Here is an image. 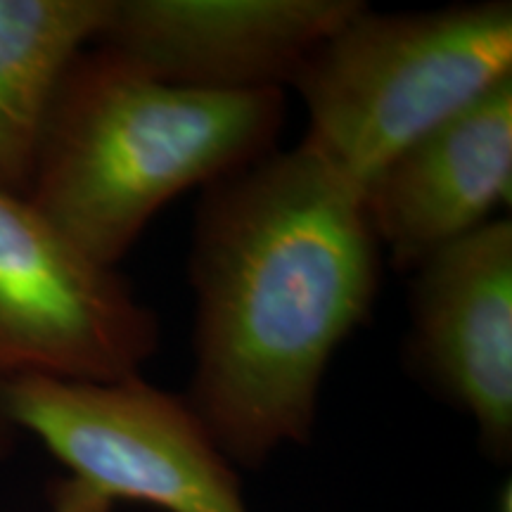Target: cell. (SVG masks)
Returning <instances> with one entry per match:
<instances>
[{"mask_svg":"<svg viewBox=\"0 0 512 512\" xmlns=\"http://www.w3.org/2000/svg\"><path fill=\"white\" fill-rule=\"evenodd\" d=\"M190 280L195 373L185 396L230 463L306 444L332 354L373 309L380 242L356 185L306 145L207 185Z\"/></svg>","mask_w":512,"mask_h":512,"instance_id":"cell-1","label":"cell"},{"mask_svg":"<svg viewBox=\"0 0 512 512\" xmlns=\"http://www.w3.org/2000/svg\"><path fill=\"white\" fill-rule=\"evenodd\" d=\"M283 114V91L171 86L91 43L57 93L27 200L114 268L166 202L273 152Z\"/></svg>","mask_w":512,"mask_h":512,"instance_id":"cell-2","label":"cell"},{"mask_svg":"<svg viewBox=\"0 0 512 512\" xmlns=\"http://www.w3.org/2000/svg\"><path fill=\"white\" fill-rule=\"evenodd\" d=\"M510 76V3L389 15L363 5L292 81L309 112L302 145L363 192L408 145Z\"/></svg>","mask_w":512,"mask_h":512,"instance_id":"cell-3","label":"cell"},{"mask_svg":"<svg viewBox=\"0 0 512 512\" xmlns=\"http://www.w3.org/2000/svg\"><path fill=\"white\" fill-rule=\"evenodd\" d=\"M0 418L43 441L67 470L53 512H249L235 465L185 396L145 382L0 377Z\"/></svg>","mask_w":512,"mask_h":512,"instance_id":"cell-4","label":"cell"},{"mask_svg":"<svg viewBox=\"0 0 512 512\" xmlns=\"http://www.w3.org/2000/svg\"><path fill=\"white\" fill-rule=\"evenodd\" d=\"M358 0H110L93 41L171 86L283 91Z\"/></svg>","mask_w":512,"mask_h":512,"instance_id":"cell-5","label":"cell"},{"mask_svg":"<svg viewBox=\"0 0 512 512\" xmlns=\"http://www.w3.org/2000/svg\"><path fill=\"white\" fill-rule=\"evenodd\" d=\"M411 356L475 420L491 458L512 453V221L491 219L415 268Z\"/></svg>","mask_w":512,"mask_h":512,"instance_id":"cell-6","label":"cell"},{"mask_svg":"<svg viewBox=\"0 0 512 512\" xmlns=\"http://www.w3.org/2000/svg\"><path fill=\"white\" fill-rule=\"evenodd\" d=\"M512 76L432 128L363 188V209L392 261L415 271L510 204Z\"/></svg>","mask_w":512,"mask_h":512,"instance_id":"cell-7","label":"cell"},{"mask_svg":"<svg viewBox=\"0 0 512 512\" xmlns=\"http://www.w3.org/2000/svg\"><path fill=\"white\" fill-rule=\"evenodd\" d=\"M110 0H0V192L27 200L60 86Z\"/></svg>","mask_w":512,"mask_h":512,"instance_id":"cell-8","label":"cell"},{"mask_svg":"<svg viewBox=\"0 0 512 512\" xmlns=\"http://www.w3.org/2000/svg\"><path fill=\"white\" fill-rule=\"evenodd\" d=\"M8 437H10V425L0 418V451H3V446L8 444Z\"/></svg>","mask_w":512,"mask_h":512,"instance_id":"cell-9","label":"cell"}]
</instances>
